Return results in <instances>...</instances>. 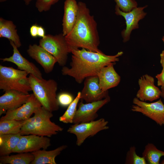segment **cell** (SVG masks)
Instances as JSON below:
<instances>
[{
  "instance_id": "8fae6325",
  "label": "cell",
  "mask_w": 164,
  "mask_h": 164,
  "mask_svg": "<svg viewBox=\"0 0 164 164\" xmlns=\"http://www.w3.org/2000/svg\"><path fill=\"white\" fill-rule=\"evenodd\" d=\"M50 145V139L48 137L32 134L22 135L13 152H32L41 149L46 150Z\"/></svg>"
},
{
  "instance_id": "8d00e7d4",
  "label": "cell",
  "mask_w": 164,
  "mask_h": 164,
  "mask_svg": "<svg viewBox=\"0 0 164 164\" xmlns=\"http://www.w3.org/2000/svg\"><path fill=\"white\" fill-rule=\"evenodd\" d=\"M161 164H164V159L162 160L160 163Z\"/></svg>"
},
{
  "instance_id": "ac0fdd59",
  "label": "cell",
  "mask_w": 164,
  "mask_h": 164,
  "mask_svg": "<svg viewBox=\"0 0 164 164\" xmlns=\"http://www.w3.org/2000/svg\"><path fill=\"white\" fill-rule=\"evenodd\" d=\"M112 63L102 68L97 76L100 86L103 91L117 86L121 80V77L115 70Z\"/></svg>"
},
{
  "instance_id": "5bb4252c",
  "label": "cell",
  "mask_w": 164,
  "mask_h": 164,
  "mask_svg": "<svg viewBox=\"0 0 164 164\" xmlns=\"http://www.w3.org/2000/svg\"><path fill=\"white\" fill-rule=\"evenodd\" d=\"M139 89L136 97L140 101H152L161 97V90L154 84V79L148 74L142 76L138 79Z\"/></svg>"
},
{
  "instance_id": "2e32d148",
  "label": "cell",
  "mask_w": 164,
  "mask_h": 164,
  "mask_svg": "<svg viewBox=\"0 0 164 164\" xmlns=\"http://www.w3.org/2000/svg\"><path fill=\"white\" fill-rule=\"evenodd\" d=\"M27 52L30 57L41 65L47 73L52 71L57 62L53 55L39 45H30Z\"/></svg>"
},
{
  "instance_id": "603a6c76",
  "label": "cell",
  "mask_w": 164,
  "mask_h": 164,
  "mask_svg": "<svg viewBox=\"0 0 164 164\" xmlns=\"http://www.w3.org/2000/svg\"><path fill=\"white\" fill-rule=\"evenodd\" d=\"M34 159L30 152L20 153L14 155L0 156V164H29Z\"/></svg>"
},
{
  "instance_id": "ab89813d",
  "label": "cell",
  "mask_w": 164,
  "mask_h": 164,
  "mask_svg": "<svg viewBox=\"0 0 164 164\" xmlns=\"http://www.w3.org/2000/svg\"><path fill=\"white\" fill-rule=\"evenodd\" d=\"M39 0H36V1H39Z\"/></svg>"
},
{
  "instance_id": "277c9868",
  "label": "cell",
  "mask_w": 164,
  "mask_h": 164,
  "mask_svg": "<svg viewBox=\"0 0 164 164\" xmlns=\"http://www.w3.org/2000/svg\"><path fill=\"white\" fill-rule=\"evenodd\" d=\"M29 79L33 94L42 106L52 112L58 110L60 105L56 94V81L52 79L39 78L32 74H29Z\"/></svg>"
},
{
  "instance_id": "d6986e66",
  "label": "cell",
  "mask_w": 164,
  "mask_h": 164,
  "mask_svg": "<svg viewBox=\"0 0 164 164\" xmlns=\"http://www.w3.org/2000/svg\"><path fill=\"white\" fill-rule=\"evenodd\" d=\"M78 5L76 0H66L64 2L62 21V34L64 36L71 31L77 17Z\"/></svg>"
},
{
  "instance_id": "d6a6232c",
  "label": "cell",
  "mask_w": 164,
  "mask_h": 164,
  "mask_svg": "<svg viewBox=\"0 0 164 164\" xmlns=\"http://www.w3.org/2000/svg\"><path fill=\"white\" fill-rule=\"evenodd\" d=\"M38 36L42 38H45L46 36L45 30L41 26H38Z\"/></svg>"
},
{
  "instance_id": "4316f807",
  "label": "cell",
  "mask_w": 164,
  "mask_h": 164,
  "mask_svg": "<svg viewBox=\"0 0 164 164\" xmlns=\"http://www.w3.org/2000/svg\"><path fill=\"white\" fill-rule=\"evenodd\" d=\"M136 150V149L135 146H132L130 148L126 153L125 164H147L142 156L141 157L137 154Z\"/></svg>"
},
{
  "instance_id": "30bf717a",
  "label": "cell",
  "mask_w": 164,
  "mask_h": 164,
  "mask_svg": "<svg viewBox=\"0 0 164 164\" xmlns=\"http://www.w3.org/2000/svg\"><path fill=\"white\" fill-rule=\"evenodd\" d=\"M147 7H137L131 11L125 12L121 11L116 5L115 7V13L118 15L123 16L125 20L126 27L121 32L123 42L124 43L128 41L130 34L133 30L139 28L138 22L143 19L146 15L144 9Z\"/></svg>"
},
{
  "instance_id": "5b68a950",
  "label": "cell",
  "mask_w": 164,
  "mask_h": 164,
  "mask_svg": "<svg viewBox=\"0 0 164 164\" xmlns=\"http://www.w3.org/2000/svg\"><path fill=\"white\" fill-rule=\"evenodd\" d=\"M28 74L25 71L0 65V89L5 91L15 90L29 94L32 89Z\"/></svg>"
},
{
  "instance_id": "6da1fadb",
  "label": "cell",
  "mask_w": 164,
  "mask_h": 164,
  "mask_svg": "<svg viewBox=\"0 0 164 164\" xmlns=\"http://www.w3.org/2000/svg\"><path fill=\"white\" fill-rule=\"evenodd\" d=\"M70 67L63 66L62 74L73 77L78 84H81L89 77L97 76L103 67L119 60L123 54L120 51L114 55H108L88 50L84 48L72 49Z\"/></svg>"
},
{
  "instance_id": "9a60e30c",
  "label": "cell",
  "mask_w": 164,
  "mask_h": 164,
  "mask_svg": "<svg viewBox=\"0 0 164 164\" xmlns=\"http://www.w3.org/2000/svg\"><path fill=\"white\" fill-rule=\"evenodd\" d=\"M30 95L15 90L5 91L0 97V115L5 114L7 111L20 107L27 101Z\"/></svg>"
},
{
  "instance_id": "7402d4cb",
  "label": "cell",
  "mask_w": 164,
  "mask_h": 164,
  "mask_svg": "<svg viewBox=\"0 0 164 164\" xmlns=\"http://www.w3.org/2000/svg\"><path fill=\"white\" fill-rule=\"evenodd\" d=\"M22 135L19 133L0 135V156L9 155L13 152Z\"/></svg>"
},
{
  "instance_id": "cb8c5ba5",
  "label": "cell",
  "mask_w": 164,
  "mask_h": 164,
  "mask_svg": "<svg viewBox=\"0 0 164 164\" xmlns=\"http://www.w3.org/2000/svg\"><path fill=\"white\" fill-rule=\"evenodd\" d=\"M28 120H0V135L19 133L22 127Z\"/></svg>"
},
{
  "instance_id": "484cf974",
  "label": "cell",
  "mask_w": 164,
  "mask_h": 164,
  "mask_svg": "<svg viewBox=\"0 0 164 164\" xmlns=\"http://www.w3.org/2000/svg\"><path fill=\"white\" fill-rule=\"evenodd\" d=\"M80 92H79L73 101L68 106L63 114L59 118V121L64 123H73L74 118L77 110V106L80 99Z\"/></svg>"
},
{
  "instance_id": "52a82bcc",
  "label": "cell",
  "mask_w": 164,
  "mask_h": 164,
  "mask_svg": "<svg viewBox=\"0 0 164 164\" xmlns=\"http://www.w3.org/2000/svg\"><path fill=\"white\" fill-rule=\"evenodd\" d=\"M108 122L101 118L89 122L74 124L68 128L67 132L75 135L76 145L80 146L88 137L93 136L101 131L108 129Z\"/></svg>"
},
{
  "instance_id": "4dcf8cb0",
  "label": "cell",
  "mask_w": 164,
  "mask_h": 164,
  "mask_svg": "<svg viewBox=\"0 0 164 164\" xmlns=\"http://www.w3.org/2000/svg\"><path fill=\"white\" fill-rule=\"evenodd\" d=\"M156 78L157 80V85L159 86H164V69H162L161 73L157 74Z\"/></svg>"
},
{
  "instance_id": "d590c367",
  "label": "cell",
  "mask_w": 164,
  "mask_h": 164,
  "mask_svg": "<svg viewBox=\"0 0 164 164\" xmlns=\"http://www.w3.org/2000/svg\"><path fill=\"white\" fill-rule=\"evenodd\" d=\"M25 2V4L26 5H29L32 0H23Z\"/></svg>"
},
{
  "instance_id": "d4e9b609",
  "label": "cell",
  "mask_w": 164,
  "mask_h": 164,
  "mask_svg": "<svg viewBox=\"0 0 164 164\" xmlns=\"http://www.w3.org/2000/svg\"><path fill=\"white\" fill-rule=\"evenodd\" d=\"M142 156L147 164H159L161 158L164 156V151L158 149L154 144L148 143L145 146Z\"/></svg>"
},
{
  "instance_id": "836d02e7",
  "label": "cell",
  "mask_w": 164,
  "mask_h": 164,
  "mask_svg": "<svg viewBox=\"0 0 164 164\" xmlns=\"http://www.w3.org/2000/svg\"><path fill=\"white\" fill-rule=\"evenodd\" d=\"M160 62L162 67V69H164V50L162 51L160 54Z\"/></svg>"
},
{
  "instance_id": "e0dca14e",
  "label": "cell",
  "mask_w": 164,
  "mask_h": 164,
  "mask_svg": "<svg viewBox=\"0 0 164 164\" xmlns=\"http://www.w3.org/2000/svg\"><path fill=\"white\" fill-rule=\"evenodd\" d=\"M10 44L13 48V53L9 57L1 58L4 62H8L15 64L18 69L25 71L39 78H42V74L38 68L33 63L30 62L20 53L18 47L12 41Z\"/></svg>"
},
{
  "instance_id": "ffe728a7",
  "label": "cell",
  "mask_w": 164,
  "mask_h": 164,
  "mask_svg": "<svg viewBox=\"0 0 164 164\" xmlns=\"http://www.w3.org/2000/svg\"><path fill=\"white\" fill-rule=\"evenodd\" d=\"M67 147V145H63L51 150L43 149L32 152L34 159L31 164H56V157Z\"/></svg>"
},
{
  "instance_id": "e575fe53",
  "label": "cell",
  "mask_w": 164,
  "mask_h": 164,
  "mask_svg": "<svg viewBox=\"0 0 164 164\" xmlns=\"http://www.w3.org/2000/svg\"><path fill=\"white\" fill-rule=\"evenodd\" d=\"M161 97L164 99V86L161 87Z\"/></svg>"
},
{
  "instance_id": "8992f818",
  "label": "cell",
  "mask_w": 164,
  "mask_h": 164,
  "mask_svg": "<svg viewBox=\"0 0 164 164\" xmlns=\"http://www.w3.org/2000/svg\"><path fill=\"white\" fill-rule=\"evenodd\" d=\"M39 45L56 59L60 66L63 67L66 64L71 49L62 33L46 35L45 38L40 40Z\"/></svg>"
},
{
  "instance_id": "4fadbf2b",
  "label": "cell",
  "mask_w": 164,
  "mask_h": 164,
  "mask_svg": "<svg viewBox=\"0 0 164 164\" xmlns=\"http://www.w3.org/2000/svg\"><path fill=\"white\" fill-rule=\"evenodd\" d=\"M42 106L40 102L32 94L24 104L14 110L7 111L5 115L2 117L0 120H27Z\"/></svg>"
},
{
  "instance_id": "83f0119b",
  "label": "cell",
  "mask_w": 164,
  "mask_h": 164,
  "mask_svg": "<svg viewBox=\"0 0 164 164\" xmlns=\"http://www.w3.org/2000/svg\"><path fill=\"white\" fill-rule=\"evenodd\" d=\"M116 5L122 11L127 12L137 7L138 4L135 0H114Z\"/></svg>"
},
{
  "instance_id": "44dd1931",
  "label": "cell",
  "mask_w": 164,
  "mask_h": 164,
  "mask_svg": "<svg viewBox=\"0 0 164 164\" xmlns=\"http://www.w3.org/2000/svg\"><path fill=\"white\" fill-rule=\"evenodd\" d=\"M16 28L12 21L0 18V37L6 38L12 41L18 48L21 46V43Z\"/></svg>"
},
{
  "instance_id": "3957f363",
  "label": "cell",
  "mask_w": 164,
  "mask_h": 164,
  "mask_svg": "<svg viewBox=\"0 0 164 164\" xmlns=\"http://www.w3.org/2000/svg\"><path fill=\"white\" fill-rule=\"evenodd\" d=\"M21 128L19 134L22 135H34L50 137L62 132L63 128L50 120L53 116L52 112L42 106L39 108Z\"/></svg>"
},
{
  "instance_id": "74e56055",
  "label": "cell",
  "mask_w": 164,
  "mask_h": 164,
  "mask_svg": "<svg viewBox=\"0 0 164 164\" xmlns=\"http://www.w3.org/2000/svg\"><path fill=\"white\" fill-rule=\"evenodd\" d=\"M7 0H0V2H3L6 1Z\"/></svg>"
},
{
  "instance_id": "9c48e42d",
  "label": "cell",
  "mask_w": 164,
  "mask_h": 164,
  "mask_svg": "<svg viewBox=\"0 0 164 164\" xmlns=\"http://www.w3.org/2000/svg\"><path fill=\"white\" fill-rule=\"evenodd\" d=\"M110 101L109 96L102 100L84 103L80 102L78 104L73 123L89 122L95 120L98 116L97 111Z\"/></svg>"
},
{
  "instance_id": "7c38bea8",
  "label": "cell",
  "mask_w": 164,
  "mask_h": 164,
  "mask_svg": "<svg viewBox=\"0 0 164 164\" xmlns=\"http://www.w3.org/2000/svg\"><path fill=\"white\" fill-rule=\"evenodd\" d=\"M80 93V99L86 103L99 101L109 96L108 91H103L101 89L97 76L89 77L85 79Z\"/></svg>"
},
{
  "instance_id": "7a4b0ae2",
  "label": "cell",
  "mask_w": 164,
  "mask_h": 164,
  "mask_svg": "<svg viewBox=\"0 0 164 164\" xmlns=\"http://www.w3.org/2000/svg\"><path fill=\"white\" fill-rule=\"evenodd\" d=\"M78 4V11L76 23L70 32L65 36L67 43L71 49L81 48L103 53L98 48L99 37L94 16L91 15L85 3L79 2Z\"/></svg>"
},
{
  "instance_id": "f35d334b",
  "label": "cell",
  "mask_w": 164,
  "mask_h": 164,
  "mask_svg": "<svg viewBox=\"0 0 164 164\" xmlns=\"http://www.w3.org/2000/svg\"><path fill=\"white\" fill-rule=\"evenodd\" d=\"M162 40L164 43V36H163L162 38Z\"/></svg>"
},
{
  "instance_id": "f1b7e54d",
  "label": "cell",
  "mask_w": 164,
  "mask_h": 164,
  "mask_svg": "<svg viewBox=\"0 0 164 164\" xmlns=\"http://www.w3.org/2000/svg\"><path fill=\"white\" fill-rule=\"evenodd\" d=\"M59 0H40L36 1V7L40 12L49 10L51 6L57 2Z\"/></svg>"
},
{
  "instance_id": "1f68e13d",
  "label": "cell",
  "mask_w": 164,
  "mask_h": 164,
  "mask_svg": "<svg viewBox=\"0 0 164 164\" xmlns=\"http://www.w3.org/2000/svg\"><path fill=\"white\" fill-rule=\"evenodd\" d=\"M38 26L33 25L31 26L30 29V33L31 36L35 38L38 36Z\"/></svg>"
},
{
  "instance_id": "ba28073f",
  "label": "cell",
  "mask_w": 164,
  "mask_h": 164,
  "mask_svg": "<svg viewBox=\"0 0 164 164\" xmlns=\"http://www.w3.org/2000/svg\"><path fill=\"white\" fill-rule=\"evenodd\" d=\"M133 103L134 104L132 106V111L142 113L160 126L164 125V104L161 99L149 103L135 97Z\"/></svg>"
},
{
  "instance_id": "f546056e",
  "label": "cell",
  "mask_w": 164,
  "mask_h": 164,
  "mask_svg": "<svg viewBox=\"0 0 164 164\" xmlns=\"http://www.w3.org/2000/svg\"><path fill=\"white\" fill-rule=\"evenodd\" d=\"M57 99L59 105L65 107L68 106L74 99L71 94L66 92L60 93L57 97Z\"/></svg>"
}]
</instances>
